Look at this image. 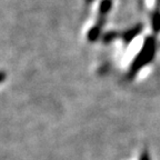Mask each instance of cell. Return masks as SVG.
I'll use <instances>...</instances> for the list:
<instances>
[{
	"instance_id": "obj_5",
	"label": "cell",
	"mask_w": 160,
	"mask_h": 160,
	"mask_svg": "<svg viewBox=\"0 0 160 160\" xmlns=\"http://www.w3.org/2000/svg\"><path fill=\"white\" fill-rule=\"evenodd\" d=\"M112 7V0H101L99 5V12L100 15H107Z\"/></svg>"
},
{
	"instance_id": "obj_7",
	"label": "cell",
	"mask_w": 160,
	"mask_h": 160,
	"mask_svg": "<svg viewBox=\"0 0 160 160\" xmlns=\"http://www.w3.org/2000/svg\"><path fill=\"white\" fill-rule=\"evenodd\" d=\"M139 160H150L149 152H148L147 150H143L142 152L140 153V156H139Z\"/></svg>"
},
{
	"instance_id": "obj_6",
	"label": "cell",
	"mask_w": 160,
	"mask_h": 160,
	"mask_svg": "<svg viewBox=\"0 0 160 160\" xmlns=\"http://www.w3.org/2000/svg\"><path fill=\"white\" fill-rule=\"evenodd\" d=\"M118 36H119V33L116 32V31H109V32L105 33V36L102 37V41L105 43H109V42H111L112 40H115Z\"/></svg>"
},
{
	"instance_id": "obj_2",
	"label": "cell",
	"mask_w": 160,
	"mask_h": 160,
	"mask_svg": "<svg viewBox=\"0 0 160 160\" xmlns=\"http://www.w3.org/2000/svg\"><path fill=\"white\" fill-rule=\"evenodd\" d=\"M143 30V25H141V23H139V25L135 26V27L130 28V29H128L127 31H125V32L122 33V40L125 41V43H130L131 41H132L133 39H136V38L138 37V36L141 33V31Z\"/></svg>"
},
{
	"instance_id": "obj_1",
	"label": "cell",
	"mask_w": 160,
	"mask_h": 160,
	"mask_svg": "<svg viewBox=\"0 0 160 160\" xmlns=\"http://www.w3.org/2000/svg\"><path fill=\"white\" fill-rule=\"evenodd\" d=\"M156 45H157V42H156V38L153 36L146 37L142 47H141V49L139 50V52L137 53V56L130 65V77H135L143 67H146L148 63L152 61L156 55Z\"/></svg>"
},
{
	"instance_id": "obj_3",
	"label": "cell",
	"mask_w": 160,
	"mask_h": 160,
	"mask_svg": "<svg viewBox=\"0 0 160 160\" xmlns=\"http://www.w3.org/2000/svg\"><path fill=\"white\" fill-rule=\"evenodd\" d=\"M151 29L155 33L160 32V11L156 10L151 15Z\"/></svg>"
},
{
	"instance_id": "obj_4",
	"label": "cell",
	"mask_w": 160,
	"mask_h": 160,
	"mask_svg": "<svg viewBox=\"0 0 160 160\" xmlns=\"http://www.w3.org/2000/svg\"><path fill=\"white\" fill-rule=\"evenodd\" d=\"M100 32H101V25L93 26V27L89 30V32H88V36H87L88 40H89V41H91V42L96 41V40L99 38Z\"/></svg>"
},
{
	"instance_id": "obj_8",
	"label": "cell",
	"mask_w": 160,
	"mask_h": 160,
	"mask_svg": "<svg viewBox=\"0 0 160 160\" xmlns=\"http://www.w3.org/2000/svg\"><path fill=\"white\" fill-rule=\"evenodd\" d=\"M5 79H6V73L2 72V71H0V83L2 82Z\"/></svg>"
}]
</instances>
